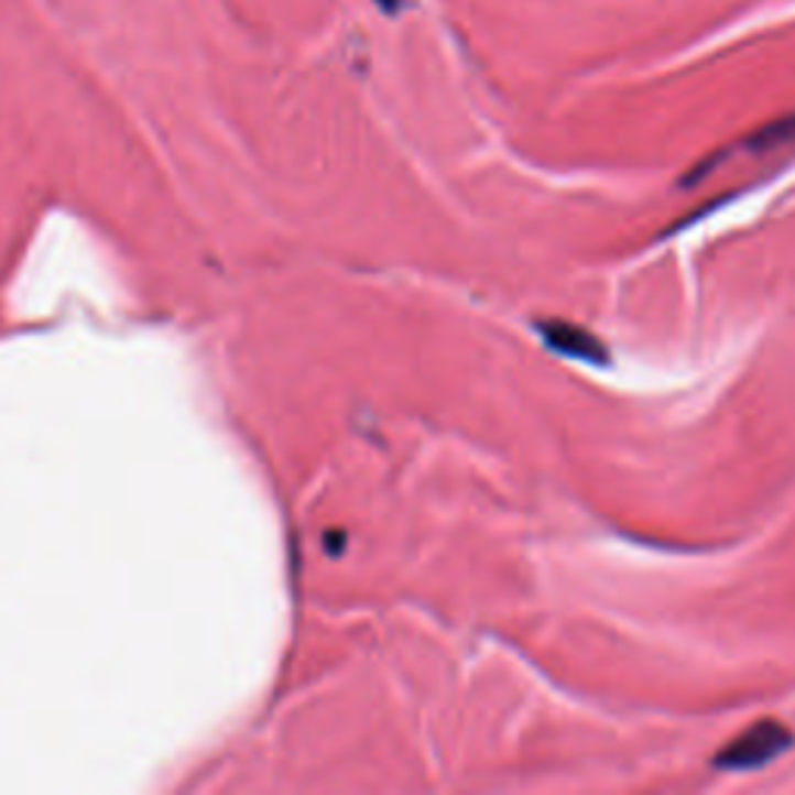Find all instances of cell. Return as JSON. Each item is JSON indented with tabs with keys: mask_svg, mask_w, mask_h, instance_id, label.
<instances>
[{
	"mask_svg": "<svg viewBox=\"0 0 795 795\" xmlns=\"http://www.w3.org/2000/svg\"><path fill=\"white\" fill-rule=\"evenodd\" d=\"M795 745V733L786 725H780L774 718H761L759 725H752L745 733H740L711 759L715 771L727 774H743V771H761L767 764L783 759Z\"/></svg>",
	"mask_w": 795,
	"mask_h": 795,
	"instance_id": "1",
	"label": "cell"
},
{
	"mask_svg": "<svg viewBox=\"0 0 795 795\" xmlns=\"http://www.w3.org/2000/svg\"><path fill=\"white\" fill-rule=\"evenodd\" d=\"M780 150H795V112L761 124L752 134H745L740 143L727 146L725 153H711L703 165H696V168L684 177V187L699 184L703 177H709L711 168L727 162V156H733V153H743V156H771V153H780Z\"/></svg>",
	"mask_w": 795,
	"mask_h": 795,
	"instance_id": "2",
	"label": "cell"
},
{
	"mask_svg": "<svg viewBox=\"0 0 795 795\" xmlns=\"http://www.w3.org/2000/svg\"><path fill=\"white\" fill-rule=\"evenodd\" d=\"M541 342L551 348L554 355H563L575 363H588V367H609V348L600 336H593L590 329L569 324V320H537L535 324Z\"/></svg>",
	"mask_w": 795,
	"mask_h": 795,
	"instance_id": "3",
	"label": "cell"
},
{
	"mask_svg": "<svg viewBox=\"0 0 795 795\" xmlns=\"http://www.w3.org/2000/svg\"><path fill=\"white\" fill-rule=\"evenodd\" d=\"M373 3L380 7L385 17H398V13H401V10L407 7V0H373Z\"/></svg>",
	"mask_w": 795,
	"mask_h": 795,
	"instance_id": "4",
	"label": "cell"
}]
</instances>
